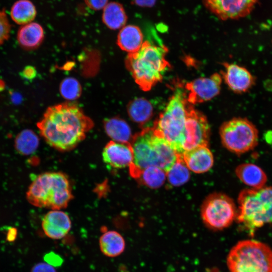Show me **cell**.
Segmentation results:
<instances>
[{
  "label": "cell",
  "mask_w": 272,
  "mask_h": 272,
  "mask_svg": "<svg viewBox=\"0 0 272 272\" xmlns=\"http://www.w3.org/2000/svg\"><path fill=\"white\" fill-rule=\"evenodd\" d=\"M94 125L93 120L79 106L69 102L48 107L37 123L46 142L61 152L75 149Z\"/></svg>",
  "instance_id": "cell-1"
},
{
  "label": "cell",
  "mask_w": 272,
  "mask_h": 272,
  "mask_svg": "<svg viewBox=\"0 0 272 272\" xmlns=\"http://www.w3.org/2000/svg\"><path fill=\"white\" fill-rule=\"evenodd\" d=\"M130 144L133 160L129 173L135 179L143 169L150 166L158 167L167 173L178 159L176 151L166 140L157 135L152 127L133 135Z\"/></svg>",
  "instance_id": "cell-2"
},
{
  "label": "cell",
  "mask_w": 272,
  "mask_h": 272,
  "mask_svg": "<svg viewBox=\"0 0 272 272\" xmlns=\"http://www.w3.org/2000/svg\"><path fill=\"white\" fill-rule=\"evenodd\" d=\"M167 50L164 45L145 41L139 51L127 55L126 67L142 90H150L162 80L163 74L170 66L166 59Z\"/></svg>",
  "instance_id": "cell-3"
},
{
  "label": "cell",
  "mask_w": 272,
  "mask_h": 272,
  "mask_svg": "<svg viewBox=\"0 0 272 272\" xmlns=\"http://www.w3.org/2000/svg\"><path fill=\"white\" fill-rule=\"evenodd\" d=\"M26 198L35 207L61 210L67 207L73 194L65 174L47 172L38 175L33 180L27 191Z\"/></svg>",
  "instance_id": "cell-4"
},
{
  "label": "cell",
  "mask_w": 272,
  "mask_h": 272,
  "mask_svg": "<svg viewBox=\"0 0 272 272\" xmlns=\"http://www.w3.org/2000/svg\"><path fill=\"white\" fill-rule=\"evenodd\" d=\"M237 222L251 235L265 224H272V187L244 189L238 197Z\"/></svg>",
  "instance_id": "cell-5"
},
{
  "label": "cell",
  "mask_w": 272,
  "mask_h": 272,
  "mask_svg": "<svg viewBox=\"0 0 272 272\" xmlns=\"http://www.w3.org/2000/svg\"><path fill=\"white\" fill-rule=\"evenodd\" d=\"M187 103L185 92L177 89L152 127L154 132L166 140L179 155L184 153Z\"/></svg>",
  "instance_id": "cell-6"
},
{
  "label": "cell",
  "mask_w": 272,
  "mask_h": 272,
  "mask_svg": "<svg viewBox=\"0 0 272 272\" xmlns=\"http://www.w3.org/2000/svg\"><path fill=\"white\" fill-rule=\"evenodd\" d=\"M230 272H272V249L253 239L238 241L227 257Z\"/></svg>",
  "instance_id": "cell-7"
},
{
  "label": "cell",
  "mask_w": 272,
  "mask_h": 272,
  "mask_svg": "<svg viewBox=\"0 0 272 272\" xmlns=\"http://www.w3.org/2000/svg\"><path fill=\"white\" fill-rule=\"evenodd\" d=\"M220 135L224 147L237 155L253 150L258 144V129L245 117H236L224 122L220 127Z\"/></svg>",
  "instance_id": "cell-8"
},
{
  "label": "cell",
  "mask_w": 272,
  "mask_h": 272,
  "mask_svg": "<svg viewBox=\"0 0 272 272\" xmlns=\"http://www.w3.org/2000/svg\"><path fill=\"white\" fill-rule=\"evenodd\" d=\"M237 209L234 200L223 193H214L203 201L200 215L203 223L214 230H223L236 220Z\"/></svg>",
  "instance_id": "cell-9"
},
{
  "label": "cell",
  "mask_w": 272,
  "mask_h": 272,
  "mask_svg": "<svg viewBox=\"0 0 272 272\" xmlns=\"http://www.w3.org/2000/svg\"><path fill=\"white\" fill-rule=\"evenodd\" d=\"M210 126L206 116L188 102L184 152L199 146H208Z\"/></svg>",
  "instance_id": "cell-10"
},
{
  "label": "cell",
  "mask_w": 272,
  "mask_h": 272,
  "mask_svg": "<svg viewBox=\"0 0 272 272\" xmlns=\"http://www.w3.org/2000/svg\"><path fill=\"white\" fill-rule=\"evenodd\" d=\"M258 0H203L207 9L222 20H237L249 15Z\"/></svg>",
  "instance_id": "cell-11"
},
{
  "label": "cell",
  "mask_w": 272,
  "mask_h": 272,
  "mask_svg": "<svg viewBox=\"0 0 272 272\" xmlns=\"http://www.w3.org/2000/svg\"><path fill=\"white\" fill-rule=\"evenodd\" d=\"M222 77L216 73L207 78L195 79L185 84L188 102L191 105L209 101L220 92Z\"/></svg>",
  "instance_id": "cell-12"
},
{
  "label": "cell",
  "mask_w": 272,
  "mask_h": 272,
  "mask_svg": "<svg viewBox=\"0 0 272 272\" xmlns=\"http://www.w3.org/2000/svg\"><path fill=\"white\" fill-rule=\"evenodd\" d=\"M221 75L229 88L237 94L249 91L255 85V77L245 67L236 63L223 62Z\"/></svg>",
  "instance_id": "cell-13"
},
{
  "label": "cell",
  "mask_w": 272,
  "mask_h": 272,
  "mask_svg": "<svg viewBox=\"0 0 272 272\" xmlns=\"http://www.w3.org/2000/svg\"><path fill=\"white\" fill-rule=\"evenodd\" d=\"M104 163L114 168L129 167L133 160V151L130 143L109 141L102 152Z\"/></svg>",
  "instance_id": "cell-14"
},
{
  "label": "cell",
  "mask_w": 272,
  "mask_h": 272,
  "mask_svg": "<svg viewBox=\"0 0 272 272\" xmlns=\"http://www.w3.org/2000/svg\"><path fill=\"white\" fill-rule=\"evenodd\" d=\"M71 225L70 217L61 210H51L45 215L42 221L44 234L52 239H60L65 236Z\"/></svg>",
  "instance_id": "cell-15"
},
{
  "label": "cell",
  "mask_w": 272,
  "mask_h": 272,
  "mask_svg": "<svg viewBox=\"0 0 272 272\" xmlns=\"http://www.w3.org/2000/svg\"><path fill=\"white\" fill-rule=\"evenodd\" d=\"M182 157L189 170L196 173L209 171L214 164L213 155L208 146H199L185 151Z\"/></svg>",
  "instance_id": "cell-16"
},
{
  "label": "cell",
  "mask_w": 272,
  "mask_h": 272,
  "mask_svg": "<svg viewBox=\"0 0 272 272\" xmlns=\"http://www.w3.org/2000/svg\"><path fill=\"white\" fill-rule=\"evenodd\" d=\"M235 173L240 181L251 188L263 187L267 181V176L264 171L252 163L240 164L236 168Z\"/></svg>",
  "instance_id": "cell-17"
},
{
  "label": "cell",
  "mask_w": 272,
  "mask_h": 272,
  "mask_svg": "<svg viewBox=\"0 0 272 272\" xmlns=\"http://www.w3.org/2000/svg\"><path fill=\"white\" fill-rule=\"evenodd\" d=\"M44 37L42 27L36 22H31L21 27L17 33L19 44L26 50L36 49L42 43Z\"/></svg>",
  "instance_id": "cell-18"
},
{
  "label": "cell",
  "mask_w": 272,
  "mask_h": 272,
  "mask_svg": "<svg viewBox=\"0 0 272 272\" xmlns=\"http://www.w3.org/2000/svg\"><path fill=\"white\" fill-rule=\"evenodd\" d=\"M143 43V33L140 28L137 26H124L118 33L117 44L121 49L128 54L139 51Z\"/></svg>",
  "instance_id": "cell-19"
},
{
  "label": "cell",
  "mask_w": 272,
  "mask_h": 272,
  "mask_svg": "<svg viewBox=\"0 0 272 272\" xmlns=\"http://www.w3.org/2000/svg\"><path fill=\"white\" fill-rule=\"evenodd\" d=\"M105 131L112 141L122 143H130L133 136L127 123L119 117L106 119L104 123Z\"/></svg>",
  "instance_id": "cell-20"
},
{
  "label": "cell",
  "mask_w": 272,
  "mask_h": 272,
  "mask_svg": "<svg viewBox=\"0 0 272 272\" xmlns=\"http://www.w3.org/2000/svg\"><path fill=\"white\" fill-rule=\"evenodd\" d=\"M102 21L109 29L117 30L123 27L127 17L123 6L117 2L108 3L103 9Z\"/></svg>",
  "instance_id": "cell-21"
},
{
  "label": "cell",
  "mask_w": 272,
  "mask_h": 272,
  "mask_svg": "<svg viewBox=\"0 0 272 272\" xmlns=\"http://www.w3.org/2000/svg\"><path fill=\"white\" fill-rule=\"evenodd\" d=\"M99 246L102 252L109 257H116L124 250L125 242L123 237L115 231L104 232L99 239Z\"/></svg>",
  "instance_id": "cell-22"
},
{
  "label": "cell",
  "mask_w": 272,
  "mask_h": 272,
  "mask_svg": "<svg viewBox=\"0 0 272 272\" xmlns=\"http://www.w3.org/2000/svg\"><path fill=\"white\" fill-rule=\"evenodd\" d=\"M127 110L130 119L141 125L147 122L151 118L153 113L152 104L144 98L131 100L127 105Z\"/></svg>",
  "instance_id": "cell-23"
},
{
  "label": "cell",
  "mask_w": 272,
  "mask_h": 272,
  "mask_svg": "<svg viewBox=\"0 0 272 272\" xmlns=\"http://www.w3.org/2000/svg\"><path fill=\"white\" fill-rule=\"evenodd\" d=\"M36 14V7L29 0H18L14 3L11 9L10 15L12 20L19 25L31 23Z\"/></svg>",
  "instance_id": "cell-24"
},
{
  "label": "cell",
  "mask_w": 272,
  "mask_h": 272,
  "mask_svg": "<svg viewBox=\"0 0 272 272\" xmlns=\"http://www.w3.org/2000/svg\"><path fill=\"white\" fill-rule=\"evenodd\" d=\"M39 139L37 135L31 129H24L20 132L15 140V148L23 155H29L38 148Z\"/></svg>",
  "instance_id": "cell-25"
},
{
  "label": "cell",
  "mask_w": 272,
  "mask_h": 272,
  "mask_svg": "<svg viewBox=\"0 0 272 272\" xmlns=\"http://www.w3.org/2000/svg\"><path fill=\"white\" fill-rule=\"evenodd\" d=\"M167 177L166 172L156 166H150L143 169L137 179L152 188L161 187Z\"/></svg>",
  "instance_id": "cell-26"
},
{
  "label": "cell",
  "mask_w": 272,
  "mask_h": 272,
  "mask_svg": "<svg viewBox=\"0 0 272 272\" xmlns=\"http://www.w3.org/2000/svg\"><path fill=\"white\" fill-rule=\"evenodd\" d=\"M169 182L175 186H179L187 182L190 177L189 169L185 163L182 155L178 159L171 169L166 173Z\"/></svg>",
  "instance_id": "cell-27"
},
{
  "label": "cell",
  "mask_w": 272,
  "mask_h": 272,
  "mask_svg": "<svg viewBox=\"0 0 272 272\" xmlns=\"http://www.w3.org/2000/svg\"><path fill=\"white\" fill-rule=\"evenodd\" d=\"M62 96L69 100L79 98L82 93V87L79 81L73 78H67L62 80L59 87Z\"/></svg>",
  "instance_id": "cell-28"
},
{
  "label": "cell",
  "mask_w": 272,
  "mask_h": 272,
  "mask_svg": "<svg viewBox=\"0 0 272 272\" xmlns=\"http://www.w3.org/2000/svg\"><path fill=\"white\" fill-rule=\"evenodd\" d=\"M11 28V25L5 10H0V46L9 39Z\"/></svg>",
  "instance_id": "cell-29"
},
{
  "label": "cell",
  "mask_w": 272,
  "mask_h": 272,
  "mask_svg": "<svg viewBox=\"0 0 272 272\" xmlns=\"http://www.w3.org/2000/svg\"><path fill=\"white\" fill-rule=\"evenodd\" d=\"M43 258L46 263L54 267L60 266L63 261L60 255L53 251L46 253Z\"/></svg>",
  "instance_id": "cell-30"
},
{
  "label": "cell",
  "mask_w": 272,
  "mask_h": 272,
  "mask_svg": "<svg viewBox=\"0 0 272 272\" xmlns=\"http://www.w3.org/2000/svg\"><path fill=\"white\" fill-rule=\"evenodd\" d=\"M87 6L93 10H100L107 5L108 0H84Z\"/></svg>",
  "instance_id": "cell-31"
},
{
  "label": "cell",
  "mask_w": 272,
  "mask_h": 272,
  "mask_svg": "<svg viewBox=\"0 0 272 272\" xmlns=\"http://www.w3.org/2000/svg\"><path fill=\"white\" fill-rule=\"evenodd\" d=\"M31 272H56L54 267L45 262H40L35 264Z\"/></svg>",
  "instance_id": "cell-32"
},
{
  "label": "cell",
  "mask_w": 272,
  "mask_h": 272,
  "mask_svg": "<svg viewBox=\"0 0 272 272\" xmlns=\"http://www.w3.org/2000/svg\"><path fill=\"white\" fill-rule=\"evenodd\" d=\"M157 0H132V2L135 5L141 7H152Z\"/></svg>",
  "instance_id": "cell-33"
},
{
  "label": "cell",
  "mask_w": 272,
  "mask_h": 272,
  "mask_svg": "<svg viewBox=\"0 0 272 272\" xmlns=\"http://www.w3.org/2000/svg\"><path fill=\"white\" fill-rule=\"evenodd\" d=\"M36 74V71L32 66H27L22 72V75L27 79H32L34 77Z\"/></svg>",
  "instance_id": "cell-34"
},
{
  "label": "cell",
  "mask_w": 272,
  "mask_h": 272,
  "mask_svg": "<svg viewBox=\"0 0 272 272\" xmlns=\"http://www.w3.org/2000/svg\"><path fill=\"white\" fill-rule=\"evenodd\" d=\"M17 235V229L15 228H10L7 234V239L9 241H12L15 239Z\"/></svg>",
  "instance_id": "cell-35"
},
{
  "label": "cell",
  "mask_w": 272,
  "mask_h": 272,
  "mask_svg": "<svg viewBox=\"0 0 272 272\" xmlns=\"http://www.w3.org/2000/svg\"><path fill=\"white\" fill-rule=\"evenodd\" d=\"M4 87V83L2 82L1 80H0V89H2V88Z\"/></svg>",
  "instance_id": "cell-36"
}]
</instances>
